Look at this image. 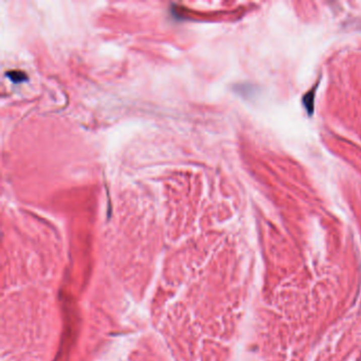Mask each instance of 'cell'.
Returning a JSON list of instances; mask_svg holds the SVG:
<instances>
[{"mask_svg":"<svg viewBox=\"0 0 361 361\" xmlns=\"http://www.w3.org/2000/svg\"><path fill=\"white\" fill-rule=\"evenodd\" d=\"M8 78H10L11 80H12L14 83H21L26 81V74L23 73V72H19V71H11V72H8L7 73Z\"/></svg>","mask_w":361,"mask_h":361,"instance_id":"obj_1","label":"cell"}]
</instances>
